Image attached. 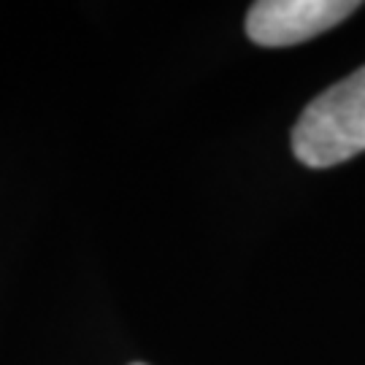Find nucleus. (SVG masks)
I'll return each mask as SVG.
<instances>
[{
    "instance_id": "1",
    "label": "nucleus",
    "mask_w": 365,
    "mask_h": 365,
    "mask_svg": "<svg viewBox=\"0 0 365 365\" xmlns=\"http://www.w3.org/2000/svg\"><path fill=\"white\" fill-rule=\"evenodd\" d=\"M292 152L309 168H330L365 152V66L303 108Z\"/></svg>"
},
{
    "instance_id": "2",
    "label": "nucleus",
    "mask_w": 365,
    "mask_h": 365,
    "mask_svg": "<svg viewBox=\"0 0 365 365\" xmlns=\"http://www.w3.org/2000/svg\"><path fill=\"white\" fill-rule=\"evenodd\" d=\"M360 3L349 0H260L247 14V36L260 46H292L344 22Z\"/></svg>"
},
{
    "instance_id": "3",
    "label": "nucleus",
    "mask_w": 365,
    "mask_h": 365,
    "mask_svg": "<svg viewBox=\"0 0 365 365\" xmlns=\"http://www.w3.org/2000/svg\"><path fill=\"white\" fill-rule=\"evenodd\" d=\"M130 365H144V363H130Z\"/></svg>"
}]
</instances>
